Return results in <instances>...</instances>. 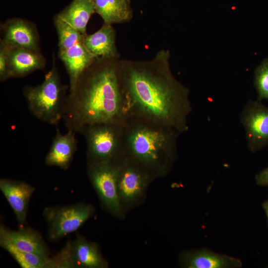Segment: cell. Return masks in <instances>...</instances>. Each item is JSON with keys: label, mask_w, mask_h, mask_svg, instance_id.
Segmentation results:
<instances>
[{"label": "cell", "mask_w": 268, "mask_h": 268, "mask_svg": "<svg viewBox=\"0 0 268 268\" xmlns=\"http://www.w3.org/2000/svg\"><path fill=\"white\" fill-rule=\"evenodd\" d=\"M118 191L120 201L131 202L142 194L152 175L136 163L123 156L119 162Z\"/></svg>", "instance_id": "obj_9"}, {"label": "cell", "mask_w": 268, "mask_h": 268, "mask_svg": "<svg viewBox=\"0 0 268 268\" xmlns=\"http://www.w3.org/2000/svg\"><path fill=\"white\" fill-rule=\"evenodd\" d=\"M59 57L68 75L69 90L74 87L81 74L96 59L87 50L83 41L65 51L59 52Z\"/></svg>", "instance_id": "obj_17"}, {"label": "cell", "mask_w": 268, "mask_h": 268, "mask_svg": "<svg viewBox=\"0 0 268 268\" xmlns=\"http://www.w3.org/2000/svg\"><path fill=\"white\" fill-rule=\"evenodd\" d=\"M11 77L4 45L0 41V80L3 82Z\"/></svg>", "instance_id": "obj_24"}, {"label": "cell", "mask_w": 268, "mask_h": 268, "mask_svg": "<svg viewBox=\"0 0 268 268\" xmlns=\"http://www.w3.org/2000/svg\"><path fill=\"white\" fill-rule=\"evenodd\" d=\"M183 266L188 268H237L242 267L238 259L201 249L184 253Z\"/></svg>", "instance_id": "obj_16"}, {"label": "cell", "mask_w": 268, "mask_h": 268, "mask_svg": "<svg viewBox=\"0 0 268 268\" xmlns=\"http://www.w3.org/2000/svg\"><path fill=\"white\" fill-rule=\"evenodd\" d=\"M127 117L121 66L113 59L96 58L67 95L66 128L76 133L89 125L124 124Z\"/></svg>", "instance_id": "obj_2"}, {"label": "cell", "mask_w": 268, "mask_h": 268, "mask_svg": "<svg viewBox=\"0 0 268 268\" xmlns=\"http://www.w3.org/2000/svg\"><path fill=\"white\" fill-rule=\"evenodd\" d=\"M75 134L67 130L66 134H63L57 127L56 135L45 157V165L63 170L69 168L77 149Z\"/></svg>", "instance_id": "obj_14"}, {"label": "cell", "mask_w": 268, "mask_h": 268, "mask_svg": "<svg viewBox=\"0 0 268 268\" xmlns=\"http://www.w3.org/2000/svg\"><path fill=\"white\" fill-rule=\"evenodd\" d=\"M4 46L11 77L25 76L45 66V59L39 51Z\"/></svg>", "instance_id": "obj_15"}, {"label": "cell", "mask_w": 268, "mask_h": 268, "mask_svg": "<svg viewBox=\"0 0 268 268\" xmlns=\"http://www.w3.org/2000/svg\"><path fill=\"white\" fill-rule=\"evenodd\" d=\"M67 86L62 83L54 64L41 84L26 86L23 92L28 109L34 117L57 126L63 120L67 97Z\"/></svg>", "instance_id": "obj_4"}, {"label": "cell", "mask_w": 268, "mask_h": 268, "mask_svg": "<svg viewBox=\"0 0 268 268\" xmlns=\"http://www.w3.org/2000/svg\"><path fill=\"white\" fill-rule=\"evenodd\" d=\"M120 159L87 165L89 179L101 202L109 212L117 216L122 215L118 191Z\"/></svg>", "instance_id": "obj_7"}, {"label": "cell", "mask_w": 268, "mask_h": 268, "mask_svg": "<svg viewBox=\"0 0 268 268\" xmlns=\"http://www.w3.org/2000/svg\"><path fill=\"white\" fill-rule=\"evenodd\" d=\"M258 185L262 186H268V167L258 173L255 177Z\"/></svg>", "instance_id": "obj_25"}, {"label": "cell", "mask_w": 268, "mask_h": 268, "mask_svg": "<svg viewBox=\"0 0 268 268\" xmlns=\"http://www.w3.org/2000/svg\"><path fill=\"white\" fill-rule=\"evenodd\" d=\"M123 125L98 123L80 130L78 133L86 141L87 165L117 161L124 156Z\"/></svg>", "instance_id": "obj_5"}, {"label": "cell", "mask_w": 268, "mask_h": 268, "mask_svg": "<svg viewBox=\"0 0 268 268\" xmlns=\"http://www.w3.org/2000/svg\"><path fill=\"white\" fill-rule=\"evenodd\" d=\"M95 12L93 0H73L57 15L83 35L91 15Z\"/></svg>", "instance_id": "obj_19"}, {"label": "cell", "mask_w": 268, "mask_h": 268, "mask_svg": "<svg viewBox=\"0 0 268 268\" xmlns=\"http://www.w3.org/2000/svg\"><path fill=\"white\" fill-rule=\"evenodd\" d=\"M181 134L165 125L128 116L123 125L124 156L153 175H162L177 156Z\"/></svg>", "instance_id": "obj_3"}, {"label": "cell", "mask_w": 268, "mask_h": 268, "mask_svg": "<svg viewBox=\"0 0 268 268\" xmlns=\"http://www.w3.org/2000/svg\"><path fill=\"white\" fill-rule=\"evenodd\" d=\"M0 241L7 242L22 252L49 257L48 247L41 235L29 227L13 230L1 223Z\"/></svg>", "instance_id": "obj_12"}, {"label": "cell", "mask_w": 268, "mask_h": 268, "mask_svg": "<svg viewBox=\"0 0 268 268\" xmlns=\"http://www.w3.org/2000/svg\"><path fill=\"white\" fill-rule=\"evenodd\" d=\"M83 43L95 58L114 59L117 55L115 32L110 24L104 23L97 31L86 35Z\"/></svg>", "instance_id": "obj_18"}, {"label": "cell", "mask_w": 268, "mask_h": 268, "mask_svg": "<svg viewBox=\"0 0 268 268\" xmlns=\"http://www.w3.org/2000/svg\"><path fill=\"white\" fill-rule=\"evenodd\" d=\"M254 85L257 92V100H268V58L256 68L254 73Z\"/></svg>", "instance_id": "obj_23"}, {"label": "cell", "mask_w": 268, "mask_h": 268, "mask_svg": "<svg viewBox=\"0 0 268 268\" xmlns=\"http://www.w3.org/2000/svg\"><path fill=\"white\" fill-rule=\"evenodd\" d=\"M95 12L104 23L110 24L127 21L131 17L130 0H93Z\"/></svg>", "instance_id": "obj_20"}, {"label": "cell", "mask_w": 268, "mask_h": 268, "mask_svg": "<svg viewBox=\"0 0 268 268\" xmlns=\"http://www.w3.org/2000/svg\"><path fill=\"white\" fill-rule=\"evenodd\" d=\"M54 23L59 38V52L65 51L77 43L83 41L86 35H83L57 15Z\"/></svg>", "instance_id": "obj_22"}, {"label": "cell", "mask_w": 268, "mask_h": 268, "mask_svg": "<svg viewBox=\"0 0 268 268\" xmlns=\"http://www.w3.org/2000/svg\"><path fill=\"white\" fill-rule=\"evenodd\" d=\"M0 246L6 251L22 268H57L54 257H46L34 253L22 252L4 241H0Z\"/></svg>", "instance_id": "obj_21"}, {"label": "cell", "mask_w": 268, "mask_h": 268, "mask_svg": "<svg viewBox=\"0 0 268 268\" xmlns=\"http://www.w3.org/2000/svg\"><path fill=\"white\" fill-rule=\"evenodd\" d=\"M249 150L252 152L268 146V107L249 100L240 116Z\"/></svg>", "instance_id": "obj_8"}, {"label": "cell", "mask_w": 268, "mask_h": 268, "mask_svg": "<svg viewBox=\"0 0 268 268\" xmlns=\"http://www.w3.org/2000/svg\"><path fill=\"white\" fill-rule=\"evenodd\" d=\"M64 249L71 268H103L108 266L97 245L82 236L68 242Z\"/></svg>", "instance_id": "obj_10"}, {"label": "cell", "mask_w": 268, "mask_h": 268, "mask_svg": "<svg viewBox=\"0 0 268 268\" xmlns=\"http://www.w3.org/2000/svg\"><path fill=\"white\" fill-rule=\"evenodd\" d=\"M263 207L265 211L268 222V200H267L263 204Z\"/></svg>", "instance_id": "obj_26"}, {"label": "cell", "mask_w": 268, "mask_h": 268, "mask_svg": "<svg viewBox=\"0 0 268 268\" xmlns=\"http://www.w3.org/2000/svg\"><path fill=\"white\" fill-rule=\"evenodd\" d=\"M0 190L11 207L18 222L26 223L29 204L35 191L32 185L20 181L2 178Z\"/></svg>", "instance_id": "obj_11"}, {"label": "cell", "mask_w": 268, "mask_h": 268, "mask_svg": "<svg viewBox=\"0 0 268 268\" xmlns=\"http://www.w3.org/2000/svg\"><path fill=\"white\" fill-rule=\"evenodd\" d=\"M169 54L163 52L149 63L121 67L127 116L150 120L181 134L189 130L192 111L189 89L173 75Z\"/></svg>", "instance_id": "obj_1"}, {"label": "cell", "mask_w": 268, "mask_h": 268, "mask_svg": "<svg viewBox=\"0 0 268 268\" xmlns=\"http://www.w3.org/2000/svg\"><path fill=\"white\" fill-rule=\"evenodd\" d=\"M94 212L92 205L84 202L45 207L43 216L48 225V240L57 242L77 230Z\"/></svg>", "instance_id": "obj_6"}, {"label": "cell", "mask_w": 268, "mask_h": 268, "mask_svg": "<svg viewBox=\"0 0 268 268\" xmlns=\"http://www.w3.org/2000/svg\"><path fill=\"white\" fill-rule=\"evenodd\" d=\"M2 31L0 41L5 46L39 51L37 32L30 23L19 18L9 19L3 25Z\"/></svg>", "instance_id": "obj_13"}]
</instances>
